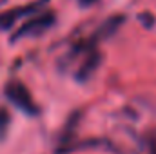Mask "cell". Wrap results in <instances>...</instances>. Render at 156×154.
<instances>
[{"label":"cell","instance_id":"cell-1","mask_svg":"<svg viewBox=\"0 0 156 154\" xmlns=\"http://www.w3.org/2000/svg\"><path fill=\"white\" fill-rule=\"evenodd\" d=\"M5 96H7V100H9L16 109H20L22 113H26V114H29V116L38 114V107H37V103H35L31 93L27 91V87H26L24 83H20V82H11V83H7V85H5Z\"/></svg>","mask_w":156,"mask_h":154},{"label":"cell","instance_id":"cell-2","mask_svg":"<svg viewBox=\"0 0 156 154\" xmlns=\"http://www.w3.org/2000/svg\"><path fill=\"white\" fill-rule=\"evenodd\" d=\"M55 24V13L51 11H45V13H40L37 16L29 18L15 35H13V42L15 40H20V38H26V37H38L42 33H45L51 26Z\"/></svg>","mask_w":156,"mask_h":154},{"label":"cell","instance_id":"cell-3","mask_svg":"<svg viewBox=\"0 0 156 154\" xmlns=\"http://www.w3.org/2000/svg\"><path fill=\"white\" fill-rule=\"evenodd\" d=\"M42 4H44V0H38V2H35V4H31V5L15 7V9H11V11L2 13V15H0V31H5V29H9L16 20H20V18H24V16L33 15L35 11H38V9H40V5H42Z\"/></svg>","mask_w":156,"mask_h":154},{"label":"cell","instance_id":"cell-4","mask_svg":"<svg viewBox=\"0 0 156 154\" xmlns=\"http://www.w3.org/2000/svg\"><path fill=\"white\" fill-rule=\"evenodd\" d=\"M98 60H100V56L96 54V53H93L87 60H85V64L78 69V80H87V78L91 76L93 73H94V69L98 67Z\"/></svg>","mask_w":156,"mask_h":154},{"label":"cell","instance_id":"cell-5","mask_svg":"<svg viewBox=\"0 0 156 154\" xmlns=\"http://www.w3.org/2000/svg\"><path fill=\"white\" fill-rule=\"evenodd\" d=\"M122 24H123V16H113V18H109V20L104 22V26L98 29V37H100V38L111 37L113 33H116V29Z\"/></svg>","mask_w":156,"mask_h":154},{"label":"cell","instance_id":"cell-6","mask_svg":"<svg viewBox=\"0 0 156 154\" xmlns=\"http://www.w3.org/2000/svg\"><path fill=\"white\" fill-rule=\"evenodd\" d=\"M7 123H9V116L4 109H0V138L4 136V132L7 129Z\"/></svg>","mask_w":156,"mask_h":154},{"label":"cell","instance_id":"cell-7","mask_svg":"<svg viewBox=\"0 0 156 154\" xmlns=\"http://www.w3.org/2000/svg\"><path fill=\"white\" fill-rule=\"evenodd\" d=\"M151 154H156V140L151 143Z\"/></svg>","mask_w":156,"mask_h":154},{"label":"cell","instance_id":"cell-8","mask_svg":"<svg viewBox=\"0 0 156 154\" xmlns=\"http://www.w3.org/2000/svg\"><path fill=\"white\" fill-rule=\"evenodd\" d=\"M82 4H93V0H82Z\"/></svg>","mask_w":156,"mask_h":154}]
</instances>
